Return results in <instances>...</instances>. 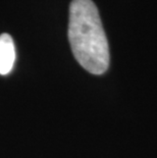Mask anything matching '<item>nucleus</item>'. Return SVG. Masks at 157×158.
<instances>
[{
  "instance_id": "nucleus-1",
  "label": "nucleus",
  "mask_w": 157,
  "mask_h": 158,
  "mask_svg": "<svg viewBox=\"0 0 157 158\" xmlns=\"http://www.w3.org/2000/svg\"><path fill=\"white\" fill-rule=\"evenodd\" d=\"M68 40L76 59L93 75L109 66V47L98 9L92 0H72L69 6Z\"/></svg>"
},
{
  "instance_id": "nucleus-2",
  "label": "nucleus",
  "mask_w": 157,
  "mask_h": 158,
  "mask_svg": "<svg viewBox=\"0 0 157 158\" xmlns=\"http://www.w3.org/2000/svg\"><path fill=\"white\" fill-rule=\"evenodd\" d=\"M15 61V48L8 34L0 36V75L6 76L11 72Z\"/></svg>"
}]
</instances>
